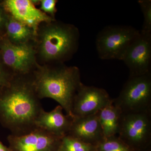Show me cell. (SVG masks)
Returning <instances> with one entry per match:
<instances>
[{
	"mask_svg": "<svg viewBox=\"0 0 151 151\" xmlns=\"http://www.w3.org/2000/svg\"><path fill=\"white\" fill-rule=\"evenodd\" d=\"M59 151H97V150L96 146L67 135L61 139Z\"/></svg>",
	"mask_w": 151,
	"mask_h": 151,
	"instance_id": "obj_16",
	"label": "cell"
},
{
	"mask_svg": "<svg viewBox=\"0 0 151 151\" xmlns=\"http://www.w3.org/2000/svg\"><path fill=\"white\" fill-rule=\"evenodd\" d=\"M9 17V14L7 12L3 0H0V37L5 34L6 26Z\"/></svg>",
	"mask_w": 151,
	"mask_h": 151,
	"instance_id": "obj_21",
	"label": "cell"
},
{
	"mask_svg": "<svg viewBox=\"0 0 151 151\" xmlns=\"http://www.w3.org/2000/svg\"><path fill=\"white\" fill-rule=\"evenodd\" d=\"M63 110L60 105L50 112L42 109L35 122V128L46 131L58 138L66 136L70 129L73 118L65 115Z\"/></svg>",
	"mask_w": 151,
	"mask_h": 151,
	"instance_id": "obj_12",
	"label": "cell"
},
{
	"mask_svg": "<svg viewBox=\"0 0 151 151\" xmlns=\"http://www.w3.org/2000/svg\"><path fill=\"white\" fill-rule=\"evenodd\" d=\"M117 136L133 151L146 149L151 141V111L122 113Z\"/></svg>",
	"mask_w": 151,
	"mask_h": 151,
	"instance_id": "obj_6",
	"label": "cell"
},
{
	"mask_svg": "<svg viewBox=\"0 0 151 151\" xmlns=\"http://www.w3.org/2000/svg\"><path fill=\"white\" fill-rule=\"evenodd\" d=\"M139 34V31L130 26L105 27L96 37L98 56L102 60H122L127 49Z\"/></svg>",
	"mask_w": 151,
	"mask_h": 151,
	"instance_id": "obj_5",
	"label": "cell"
},
{
	"mask_svg": "<svg viewBox=\"0 0 151 151\" xmlns=\"http://www.w3.org/2000/svg\"><path fill=\"white\" fill-rule=\"evenodd\" d=\"M138 3L144 17L142 28L140 32L144 34L151 35V1L139 0Z\"/></svg>",
	"mask_w": 151,
	"mask_h": 151,
	"instance_id": "obj_18",
	"label": "cell"
},
{
	"mask_svg": "<svg viewBox=\"0 0 151 151\" xmlns=\"http://www.w3.org/2000/svg\"><path fill=\"white\" fill-rule=\"evenodd\" d=\"M113 102L122 113L151 111V72L129 76Z\"/></svg>",
	"mask_w": 151,
	"mask_h": 151,
	"instance_id": "obj_4",
	"label": "cell"
},
{
	"mask_svg": "<svg viewBox=\"0 0 151 151\" xmlns=\"http://www.w3.org/2000/svg\"><path fill=\"white\" fill-rule=\"evenodd\" d=\"M13 76L6 67L0 55V92L8 85Z\"/></svg>",
	"mask_w": 151,
	"mask_h": 151,
	"instance_id": "obj_20",
	"label": "cell"
},
{
	"mask_svg": "<svg viewBox=\"0 0 151 151\" xmlns=\"http://www.w3.org/2000/svg\"><path fill=\"white\" fill-rule=\"evenodd\" d=\"M0 55L6 67L13 76L30 75L38 64L35 42L14 44L3 36L0 37Z\"/></svg>",
	"mask_w": 151,
	"mask_h": 151,
	"instance_id": "obj_7",
	"label": "cell"
},
{
	"mask_svg": "<svg viewBox=\"0 0 151 151\" xmlns=\"http://www.w3.org/2000/svg\"><path fill=\"white\" fill-rule=\"evenodd\" d=\"M57 0H40V9L53 19H55Z\"/></svg>",
	"mask_w": 151,
	"mask_h": 151,
	"instance_id": "obj_19",
	"label": "cell"
},
{
	"mask_svg": "<svg viewBox=\"0 0 151 151\" xmlns=\"http://www.w3.org/2000/svg\"><path fill=\"white\" fill-rule=\"evenodd\" d=\"M0 151H10L9 147L4 145L3 143L0 141Z\"/></svg>",
	"mask_w": 151,
	"mask_h": 151,
	"instance_id": "obj_22",
	"label": "cell"
},
{
	"mask_svg": "<svg viewBox=\"0 0 151 151\" xmlns=\"http://www.w3.org/2000/svg\"><path fill=\"white\" fill-rule=\"evenodd\" d=\"M67 135L97 146L104 139L97 113L86 117L73 118Z\"/></svg>",
	"mask_w": 151,
	"mask_h": 151,
	"instance_id": "obj_13",
	"label": "cell"
},
{
	"mask_svg": "<svg viewBox=\"0 0 151 151\" xmlns=\"http://www.w3.org/2000/svg\"><path fill=\"white\" fill-rule=\"evenodd\" d=\"M112 99L105 89L82 84L73 99V118L97 114Z\"/></svg>",
	"mask_w": 151,
	"mask_h": 151,
	"instance_id": "obj_8",
	"label": "cell"
},
{
	"mask_svg": "<svg viewBox=\"0 0 151 151\" xmlns=\"http://www.w3.org/2000/svg\"><path fill=\"white\" fill-rule=\"evenodd\" d=\"M61 139L38 128L7 138L10 151H59Z\"/></svg>",
	"mask_w": 151,
	"mask_h": 151,
	"instance_id": "obj_9",
	"label": "cell"
},
{
	"mask_svg": "<svg viewBox=\"0 0 151 151\" xmlns=\"http://www.w3.org/2000/svg\"><path fill=\"white\" fill-rule=\"evenodd\" d=\"M97 151H133L117 136L104 138L96 146Z\"/></svg>",
	"mask_w": 151,
	"mask_h": 151,
	"instance_id": "obj_17",
	"label": "cell"
},
{
	"mask_svg": "<svg viewBox=\"0 0 151 151\" xmlns=\"http://www.w3.org/2000/svg\"><path fill=\"white\" fill-rule=\"evenodd\" d=\"M80 32L74 25L54 20L41 24L35 44L38 64L65 63L77 52Z\"/></svg>",
	"mask_w": 151,
	"mask_h": 151,
	"instance_id": "obj_3",
	"label": "cell"
},
{
	"mask_svg": "<svg viewBox=\"0 0 151 151\" xmlns=\"http://www.w3.org/2000/svg\"><path fill=\"white\" fill-rule=\"evenodd\" d=\"M3 2L11 16L32 28L36 33L41 24L55 19L36 7L31 0H3Z\"/></svg>",
	"mask_w": 151,
	"mask_h": 151,
	"instance_id": "obj_11",
	"label": "cell"
},
{
	"mask_svg": "<svg viewBox=\"0 0 151 151\" xmlns=\"http://www.w3.org/2000/svg\"><path fill=\"white\" fill-rule=\"evenodd\" d=\"M5 36L14 44H24L35 41L36 32L32 28L9 14Z\"/></svg>",
	"mask_w": 151,
	"mask_h": 151,
	"instance_id": "obj_14",
	"label": "cell"
},
{
	"mask_svg": "<svg viewBox=\"0 0 151 151\" xmlns=\"http://www.w3.org/2000/svg\"><path fill=\"white\" fill-rule=\"evenodd\" d=\"M32 84L40 100L49 98L58 102L66 115L73 118V99L83 83L78 68L65 63L38 64L31 74Z\"/></svg>",
	"mask_w": 151,
	"mask_h": 151,
	"instance_id": "obj_2",
	"label": "cell"
},
{
	"mask_svg": "<svg viewBox=\"0 0 151 151\" xmlns=\"http://www.w3.org/2000/svg\"><path fill=\"white\" fill-rule=\"evenodd\" d=\"M122 60L129 69V76L151 72V35L144 34L140 32L126 50Z\"/></svg>",
	"mask_w": 151,
	"mask_h": 151,
	"instance_id": "obj_10",
	"label": "cell"
},
{
	"mask_svg": "<svg viewBox=\"0 0 151 151\" xmlns=\"http://www.w3.org/2000/svg\"><path fill=\"white\" fill-rule=\"evenodd\" d=\"M122 113L113 99L97 113L104 138L117 136Z\"/></svg>",
	"mask_w": 151,
	"mask_h": 151,
	"instance_id": "obj_15",
	"label": "cell"
},
{
	"mask_svg": "<svg viewBox=\"0 0 151 151\" xmlns=\"http://www.w3.org/2000/svg\"><path fill=\"white\" fill-rule=\"evenodd\" d=\"M31 74L14 76L0 92V122L12 132L21 135L36 129L35 122L41 111Z\"/></svg>",
	"mask_w": 151,
	"mask_h": 151,
	"instance_id": "obj_1",
	"label": "cell"
}]
</instances>
